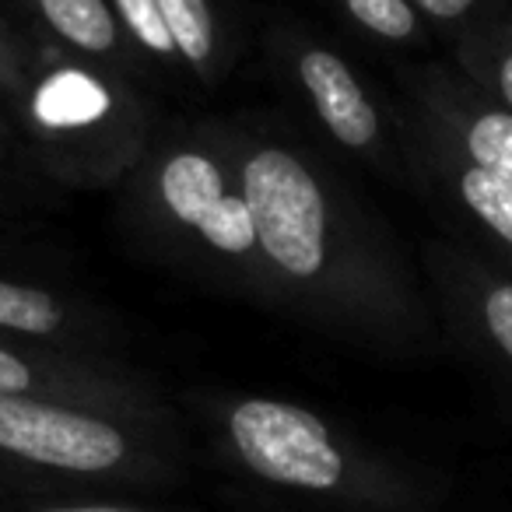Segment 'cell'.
<instances>
[{"mask_svg":"<svg viewBox=\"0 0 512 512\" xmlns=\"http://www.w3.org/2000/svg\"><path fill=\"white\" fill-rule=\"evenodd\" d=\"M463 313L467 327L491 362L512 376V274L470 267L463 274Z\"/></svg>","mask_w":512,"mask_h":512,"instance_id":"obj_6","label":"cell"},{"mask_svg":"<svg viewBox=\"0 0 512 512\" xmlns=\"http://www.w3.org/2000/svg\"><path fill=\"white\" fill-rule=\"evenodd\" d=\"M22 512H155V509H144V505H123V502H46V505H32V509Z\"/></svg>","mask_w":512,"mask_h":512,"instance_id":"obj_18","label":"cell"},{"mask_svg":"<svg viewBox=\"0 0 512 512\" xmlns=\"http://www.w3.org/2000/svg\"><path fill=\"white\" fill-rule=\"evenodd\" d=\"M299 71L330 134L348 148H369L379 137V116L348 64L327 50H313L302 57Z\"/></svg>","mask_w":512,"mask_h":512,"instance_id":"obj_4","label":"cell"},{"mask_svg":"<svg viewBox=\"0 0 512 512\" xmlns=\"http://www.w3.org/2000/svg\"><path fill=\"white\" fill-rule=\"evenodd\" d=\"M256 239L292 278H313L327 260V204L313 172L295 155L267 148L242 169Z\"/></svg>","mask_w":512,"mask_h":512,"instance_id":"obj_3","label":"cell"},{"mask_svg":"<svg viewBox=\"0 0 512 512\" xmlns=\"http://www.w3.org/2000/svg\"><path fill=\"white\" fill-rule=\"evenodd\" d=\"M0 463L81 484L141 474L137 442L116 421L29 393H0Z\"/></svg>","mask_w":512,"mask_h":512,"instance_id":"obj_2","label":"cell"},{"mask_svg":"<svg viewBox=\"0 0 512 512\" xmlns=\"http://www.w3.org/2000/svg\"><path fill=\"white\" fill-rule=\"evenodd\" d=\"M446 130L453 137L463 162L491 172L512 186V113L488 95H463L446 99L442 106Z\"/></svg>","mask_w":512,"mask_h":512,"instance_id":"obj_5","label":"cell"},{"mask_svg":"<svg viewBox=\"0 0 512 512\" xmlns=\"http://www.w3.org/2000/svg\"><path fill=\"white\" fill-rule=\"evenodd\" d=\"M348 11L358 25L390 43H404L418 32V15H414L411 0H348Z\"/></svg>","mask_w":512,"mask_h":512,"instance_id":"obj_15","label":"cell"},{"mask_svg":"<svg viewBox=\"0 0 512 512\" xmlns=\"http://www.w3.org/2000/svg\"><path fill=\"white\" fill-rule=\"evenodd\" d=\"M239 467L278 491L341 512H425V495L386 463L365 460L320 414L285 400L249 397L225 418Z\"/></svg>","mask_w":512,"mask_h":512,"instance_id":"obj_1","label":"cell"},{"mask_svg":"<svg viewBox=\"0 0 512 512\" xmlns=\"http://www.w3.org/2000/svg\"><path fill=\"white\" fill-rule=\"evenodd\" d=\"M411 8L425 11L435 22H463L477 8V0H411Z\"/></svg>","mask_w":512,"mask_h":512,"instance_id":"obj_19","label":"cell"},{"mask_svg":"<svg viewBox=\"0 0 512 512\" xmlns=\"http://www.w3.org/2000/svg\"><path fill=\"white\" fill-rule=\"evenodd\" d=\"M449 165H453L449 179H453V193L460 207L512 264V186L495 179L491 172L477 169V165L463 162V158Z\"/></svg>","mask_w":512,"mask_h":512,"instance_id":"obj_7","label":"cell"},{"mask_svg":"<svg viewBox=\"0 0 512 512\" xmlns=\"http://www.w3.org/2000/svg\"><path fill=\"white\" fill-rule=\"evenodd\" d=\"M53 29L88 53H106L116 43L113 15L102 0H39Z\"/></svg>","mask_w":512,"mask_h":512,"instance_id":"obj_10","label":"cell"},{"mask_svg":"<svg viewBox=\"0 0 512 512\" xmlns=\"http://www.w3.org/2000/svg\"><path fill=\"white\" fill-rule=\"evenodd\" d=\"M60 320L64 313L46 292L0 281V327L22 330V334H53Z\"/></svg>","mask_w":512,"mask_h":512,"instance_id":"obj_12","label":"cell"},{"mask_svg":"<svg viewBox=\"0 0 512 512\" xmlns=\"http://www.w3.org/2000/svg\"><path fill=\"white\" fill-rule=\"evenodd\" d=\"M467 67L484 95L512 113V18L498 22L470 46Z\"/></svg>","mask_w":512,"mask_h":512,"instance_id":"obj_11","label":"cell"},{"mask_svg":"<svg viewBox=\"0 0 512 512\" xmlns=\"http://www.w3.org/2000/svg\"><path fill=\"white\" fill-rule=\"evenodd\" d=\"M116 4H120L123 18H127L130 32H134V36L141 39L148 50H155V53L176 50V43H172V36H169V25H165L162 4H158V0H116Z\"/></svg>","mask_w":512,"mask_h":512,"instance_id":"obj_16","label":"cell"},{"mask_svg":"<svg viewBox=\"0 0 512 512\" xmlns=\"http://www.w3.org/2000/svg\"><path fill=\"white\" fill-rule=\"evenodd\" d=\"M109 113V92L81 71H60L36 92V116L46 127H88Z\"/></svg>","mask_w":512,"mask_h":512,"instance_id":"obj_8","label":"cell"},{"mask_svg":"<svg viewBox=\"0 0 512 512\" xmlns=\"http://www.w3.org/2000/svg\"><path fill=\"white\" fill-rule=\"evenodd\" d=\"M158 4H162L165 25H169V36L176 43V50L186 60H193V64L207 60L214 43V25L204 0H158Z\"/></svg>","mask_w":512,"mask_h":512,"instance_id":"obj_13","label":"cell"},{"mask_svg":"<svg viewBox=\"0 0 512 512\" xmlns=\"http://www.w3.org/2000/svg\"><path fill=\"white\" fill-rule=\"evenodd\" d=\"M162 197L169 204V211L176 214L183 225H193L225 197L221 176L204 155H176L165 162L162 169Z\"/></svg>","mask_w":512,"mask_h":512,"instance_id":"obj_9","label":"cell"},{"mask_svg":"<svg viewBox=\"0 0 512 512\" xmlns=\"http://www.w3.org/2000/svg\"><path fill=\"white\" fill-rule=\"evenodd\" d=\"M200 235L225 253H246L256 242V221L249 214L246 197H221L204 218L197 221Z\"/></svg>","mask_w":512,"mask_h":512,"instance_id":"obj_14","label":"cell"},{"mask_svg":"<svg viewBox=\"0 0 512 512\" xmlns=\"http://www.w3.org/2000/svg\"><path fill=\"white\" fill-rule=\"evenodd\" d=\"M32 369L18 355L0 348V393H29L32 397Z\"/></svg>","mask_w":512,"mask_h":512,"instance_id":"obj_17","label":"cell"}]
</instances>
